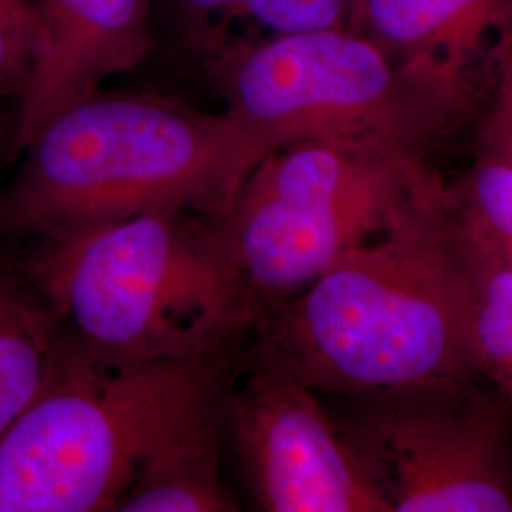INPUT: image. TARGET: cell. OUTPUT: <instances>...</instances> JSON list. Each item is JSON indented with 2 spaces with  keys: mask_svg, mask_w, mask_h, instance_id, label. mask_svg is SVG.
Here are the masks:
<instances>
[{
  "mask_svg": "<svg viewBox=\"0 0 512 512\" xmlns=\"http://www.w3.org/2000/svg\"><path fill=\"white\" fill-rule=\"evenodd\" d=\"M450 192L473 238L512 264V165L476 150L475 162Z\"/></svg>",
  "mask_w": 512,
  "mask_h": 512,
  "instance_id": "cell-15",
  "label": "cell"
},
{
  "mask_svg": "<svg viewBox=\"0 0 512 512\" xmlns=\"http://www.w3.org/2000/svg\"><path fill=\"white\" fill-rule=\"evenodd\" d=\"M186 37L205 55L228 27L253 23L266 37L348 29L353 0H175Z\"/></svg>",
  "mask_w": 512,
  "mask_h": 512,
  "instance_id": "cell-13",
  "label": "cell"
},
{
  "mask_svg": "<svg viewBox=\"0 0 512 512\" xmlns=\"http://www.w3.org/2000/svg\"><path fill=\"white\" fill-rule=\"evenodd\" d=\"M476 150L512 165V97L494 92L490 107L482 112Z\"/></svg>",
  "mask_w": 512,
  "mask_h": 512,
  "instance_id": "cell-17",
  "label": "cell"
},
{
  "mask_svg": "<svg viewBox=\"0 0 512 512\" xmlns=\"http://www.w3.org/2000/svg\"><path fill=\"white\" fill-rule=\"evenodd\" d=\"M336 399V425L389 512H512V403L482 378Z\"/></svg>",
  "mask_w": 512,
  "mask_h": 512,
  "instance_id": "cell-7",
  "label": "cell"
},
{
  "mask_svg": "<svg viewBox=\"0 0 512 512\" xmlns=\"http://www.w3.org/2000/svg\"><path fill=\"white\" fill-rule=\"evenodd\" d=\"M222 433L224 416L165 442L129 484L116 512L238 511L220 475Z\"/></svg>",
  "mask_w": 512,
  "mask_h": 512,
  "instance_id": "cell-11",
  "label": "cell"
},
{
  "mask_svg": "<svg viewBox=\"0 0 512 512\" xmlns=\"http://www.w3.org/2000/svg\"><path fill=\"white\" fill-rule=\"evenodd\" d=\"M232 355L124 363L59 330L37 397L0 437V512L116 511L165 442L224 416Z\"/></svg>",
  "mask_w": 512,
  "mask_h": 512,
  "instance_id": "cell-4",
  "label": "cell"
},
{
  "mask_svg": "<svg viewBox=\"0 0 512 512\" xmlns=\"http://www.w3.org/2000/svg\"><path fill=\"white\" fill-rule=\"evenodd\" d=\"M40 0H0V101L18 105L37 54Z\"/></svg>",
  "mask_w": 512,
  "mask_h": 512,
  "instance_id": "cell-16",
  "label": "cell"
},
{
  "mask_svg": "<svg viewBox=\"0 0 512 512\" xmlns=\"http://www.w3.org/2000/svg\"><path fill=\"white\" fill-rule=\"evenodd\" d=\"M473 241L476 249L473 311L476 368L482 378L490 380L512 403V264L494 255L475 238Z\"/></svg>",
  "mask_w": 512,
  "mask_h": 512,
  "instance_id": "cell-14",
  "label": "cell"
},
{
  "mask_svg": "<svg viewBox=\"0 0 512 512\" xmlns=\"http://www.w3.org/2000/svg\"><path fill=\"white\" fill-rule=\"evenodd\" d=\"M507 0H353L351 31L401 61L471 67L478 40Z\"/></svg>",
  "mask_w": 512,
  "mask_h": 512,
  "instance_id": "cell-10",
  "label": "cell"
},
{
  "mask_svg": "<svg viewBox=\"0 0 512 512\" xmlns=\"http://www.w3.org/2000/svg\"><path fill=\"white\" fill-rule=\"evenodd\" d=\"M61 321L21 266L0 264V437L33 403Z\"/></svg>",
  "mask_w": 512,
  "mask_h": 512,
  "instance_id": "cell-12",
  "label": "cell"
},
{
  "mask_svg": "<svg viewBox=\"0 0 512 512\" xmlns=\"http://www.w3.org/2000/svg\"><path fill=\"white\" fill-rule=\"evenodd\" d=\"M490 31L494 33L492 65H494L495 92L512 97V0H507L497 12Z\"/></svg>",
  "mask_w": 512,
  "mask_h": 512,
  "instance_id": "cell-18",
  "label": "cell"
},
{
  "mask_svg": "<svg viewBox=\"0 0 512 512\" xmlns=\"http://www.w3.org/2000/svg\"><path fill=\"white\" fill-rule=\"evenodd\" d=\"M154 50L148 0H40L37 54L14 114L19 156L63 110L90 99Z\"/></svg>",
  "mask_w": 512,
  "mask_h": 512,
  "instance_id": "cell-9",
  "label": "cell"
},
{
  "mask_svg": "<svg viewBox=\"0 0 512 512\" xmlns=\"http://www.w3.org/2000/svg\"><path fill=\"white\" fill-rule=\"evenodd\" d=\"M476 249L450 184L387 234L340 256L256 319L243 368L351 397L482 378L473 355Z\"/></svg>",
  "mask_w": 512,
  "mask_h": 512,
  "instance_id": "cell-1",
  "label": "cell"
},
{
  "mask_svg": "<svg viewBox=\"0 0 512 512\" xmlns=\"http://www.w3.org/2000/svg\"><path fill=\"white\" fill-rule=\"evenodd\" d=\"M19 156L0 192L2 238H52L167 209L224 217L264 154L224 110L97 92L52 118Z\"/></svg>",
  "mask_w": 512,
  "mask_h": 512,
  "instance_id": "cell-3",
  "label": "cell"
},
{
  "mask_svg": "<svg viewBox=\"0 0 512 512\" xmlns=\"http://www.w3.org/2000/svg\"><path fill=\"white\" fill-rule=\"evenodd\" d=\"M19 266L63 329L124 363L230 357L260 315L222 217L194 209L38 239Z\"/></svg>",
  "mask_w": 512,
  "mask_h": 512,
  "instance_id": "cell-2",
  "label": "cell"
},
{
  "mask_svg": "<svg viewBox=\"0 0 512 512\" xmlns=\"http://www.w3.org/2000/svg\"><path fill=\"white\" fill-rule=\"evenodd\" d=\"M12 131H14L12 126H8V128H6V126L0 122V156H2V152H8V154H10Z\"/></svg>",
  "mask_w": 512,
  "mask_h": 512,
  "instance_id": "cell-19",
  "label": "cell"
},
{
  "mask_svg": "<svg viewBox=\"0 0 512 512\" xmlns=\"http://www.w3.org/2000/svg\"><path fill=\"white\" fill-rule=\"evenodd\" d=\"M202 57L264 156L319 141L429 162L478 109L471 67L401 61L351 29L239 38Z\"/></svg>",
  "mask_w": 512,
  "mask_h": 512,
  "instance_id": "cell-5",
  "label": "cell"
},
{
  "mask_svg": "<svg viewBox=\"0 0 512 512\" xmlns=\"http://www.w3.org/2000/svg\"><path fill=\"white\" fill-rule=\"evenodd\" d=\"M446 186L429 162L304 141L253 165L222 224L262 315L302 293L340 256L439 198Z\"/></svg>",
  "mask_w": 512,
  "mask_h": 512,
  "instance_id": "cell-6",
  "label": "cell"
},
{
  "mask_svg": "<svg viewBox=\"0 0 512 512\" xmlns=\"http://www.w3.org/2000/svg\"><path fill=\"white\" fill-rule=\"evenodd\" d=\"M224 427L260 511L389 512L308 385L245 368V380L228 393Z\"/></svg>",
  "mask_w": 512,
  "mask_h": 512,
  "instance_id": "cell-8",
  "label": "cell"
}]
</instances>
